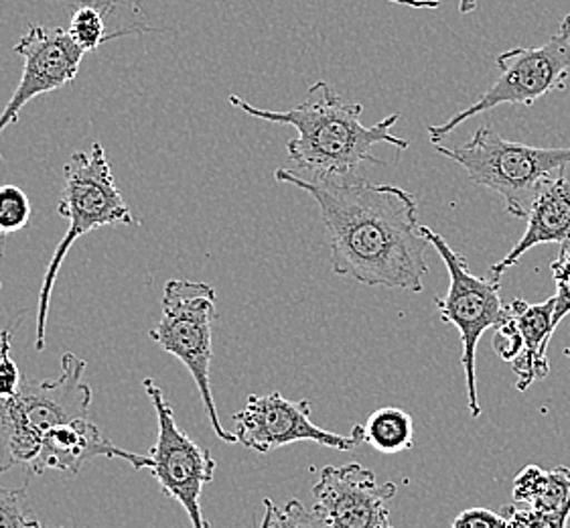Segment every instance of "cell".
Masks as SVG:
<instances>
[{
    "instance_id": "cell-1",
    "label": "cell",
    "mask_w": 570,
    "mask_h": 528,
    "mask_svg": "<svg viewBox=\"0 0 570 528\" xmlns=\"http://www.w3.org/2000/svg\"><path fill=\"white\" fill-rule=\"evenodd\" d=\"M278 184L295 185L320 206L330 242L331 266L367 287L422 293L429 275L419 204L394 185L370 184L357 173L301 177L276 169Z\"/></svg>"
},
{
    "instance_id": "cell-2",
    "label": "cell",
    "mask_w": 570,
    "mask_h": 528,
    "mask_svg": "<svg viewBox=\"0 0 570 528\" xmlns=\"http://www.w3.org/2000/svg\"><path fill=\"white\" fill-rule=\"evenodd\" d=\"M228 102L252 118L297 128V137L288 140L286 153L298 169L311 175H343L355 172L364 163L384 165L372 153L377 145H390L399 150L411 147L406 138L392 133L400 120L399 113L364 127L360 123L364 106L345 102L325 80L315 81L297 108L283 113L252 106L236 94L228 96Z\"/></svg>"
},
{
    "instance_id": "cell-3",
    "label": "cell",
    "mask_w": 570,
    "mask_h": 528,
    "mask_svg": "<svg viewBox=\"0 0 570 528\" xmlns=\"http://www.w3.org/2000/svg\"><path fill=\"white\" fill-rule=\"evenodd\" d=\"M59 216L69 219L66 236L59 241L53 258L49 261L43 285L37 303V325H35V348L46 350L47 320L51 293L58 281L59 268L68 258L69 251L81 236L108 228V226H138L130 207L126 206L115 182V173L100 143L91 145L90 153L78 150L69 157L63 167V192L58 207Z\"/></svg>"
},
{
    "instance_id": "cell-4",
    "label": "cell",
    "mask_w": 570,
    "mask_h": 528,
    "mask_svg": "<svg viewBox=\"0 0 570 528\" xmlns=\"http://www.w3.org/2000/svg\"><path fill=\"white\" fill-rule=\"evenodd\" d=\"M86 362L76 354L61 356L53 380H23L21 392L0 401V473L14 466L31 468L47 431L90 417L91 389L83 382Z\"/></svg>"
},
{
    "instance_id": "cell-5",
    "label": "cell",
    "mask_w": 570,
    "mask_h": 528,
    "mask_svg": "<svg viewBox=\"0 0 570 528\" xmlns=\"http://www.w3.org/2000/svg\"><path fill=\"white\" fill-rule=\"evenodd\" d=\"M434 149L461 165L475 185L488 187L505 202L513 218H525L538 189L552 173L570 163V147H530L500 137L491 127L478 128L461 147L434 145Z\"/></svg>"
},
{
    "instance_id": "cell-6",
    "label": "cell",
    "mask_w": 570,
    "mask_h": 528,
    "mask_svg": "<svg viewBox=\"0 0 570 528\" xmlns=\"http://www.w3.org/2000/svg\"><path fill=\"white\" fill-rule=\"evenodd\" d=\"M160 322L150 340L189 370L212 429L224 443H238L236 433L222 426L212 392V330L216 320V289L202 281L171 278L163 289Z\"/></svg>"
},
{
    "instance_id": "cell-7",
    "label": "cell",
    "mask_w": 570,
    "mask_h": 528,
    "mask_svg": "<svg viewBox=\"0 0 570 528\" xmlns=\"http://www.w3.org/2000/svg\"><path fill=\"white\" fill-rule=\"evenodd\" d=\"M500 78L488 92L481 94L465 110L451 116L443 125L429 127V138L439 145L446 135L473 116L483 115L502 104L532 106L548 94L562 92L570 76V12L559 31L540 47H513L498 56Z\"/></svg>"
},
{
    "instance_id": "cell-8",
    "label": "cell",
    "mask_w": 570,
    "mask_h": 528,
    "mask_svg": "<svg viewBox=\"0 0 570 528\" xmlns=\"http://www.w3.org/2000/svg\"><path fill=\"white\" fill-rule=\"evenodd\" d=\"M424 241L433 246L443 258L451 285L445 297L434 299L436 310L446 323H451L461 338V366L465 370L468 387L469 413L473 419L481 414L480 397H478V344L481 335L488 330H498L508 315V305H503L500 295V281L483 278L469 271L465 256L455 253L449 242L436 232L421 226Z\"/></svg>"
},
{
    "instance_id": "cell-9",
    "label": "cell",
    "mask_w": 570,
    "mask_h": 528,
    "mask_svg": "<svg viewBox=\"0 0 570 528\" xmlns=\"http://www.w3.org/2000/svg\"><path fill=\"white\" fill-rule=\"evenodd\" d=\"M157 413V443L150 449L153 476L160 490L185 508L191 528H209L202 512V492L214 480L217 463L175 421V413L155 379L142 380Z\"/></svg>"
},
{
    "instance_id": "cell-10",
    "label": "cell",
    "mask_w": 570,
    "mask_h": 528,
    "mask_svg": "<svg viewBox=\"0 0 570 528\" xmlns=\"http://www.w3.org/2000/svg\"><path fill=\"white\" fill-rule=\"evenodd\" d=\"M311 413V402L288 401L281 392L250 394L240 413L234 414L238 443L256 453H271L301 441L337 451H352L362 443L354 431L340 436L321 429Z\"/></svg>"
},
{
    "instance_id": "cell-11",
    "label": "cell",
    "mask_w": 570,
    "mask_h": 528,
    "mask_svg": "<svg viewBox=\"0 0 570 528\" xmlns=\"http://www.w3.org/2000/svg\"><path fill=\"white\" fill-rule=\"evenodd\" d=\"M14 51L24 59L23 76L11 100L0 110V135L19 123L27 104L41 94L56 92L78 78L86 51L69 37L68 29L31 25L14 43Z\"/></svg>"
},
{
    "instance_id": "cell-12",
    "label": "cell",
    "mask_w": 570,
    "mask_h": 528,
    "mask_svg": "<svg viewBox=\"0 0 570 528\" xmlns=\"http://www.w3.org/2000/svg\"><path fill=\"white\" fill-rule=\"evenodd\" d=\"M396 492V483H377L362 463L327 466L313 486V510L331 528H394L389 505Z\"/></svg>"
},
{
    "instance_id": "cell-13",
    "label": "cell",
    "mask_w": 570,
    "mask_h": 528,
    "mask_svg": "<svg viewBox=\"0 0 570 528\" xmlns=\"http://www.w3.org/2000/svg\"><path fill=\"white\" fill-rule=\"evenodd\" d=\"M100 456L120 458L128 461L137 471L153 468L150 456H140V453L118 448L102 436V431L94 426L90 419H76L47 431L39 458L35 460L29 471L33 476H41L47 470L78 473L83 468V463Z\"/></svg>"
},
{
    "instance_id": "cell-14",
    "label": "cell",
    "mask_w": 570,
    "mask_h": 528,
    "mask_svg": "<svg viewBox=\"0 0 570 528\" xmlns=\"http://www.w3.org/2000/svg\"><path fill=\"white\" fill-rule=\"evenodd\" d=\"M525 218L524 236L500 263L491 266V278L500 281L508 268L520 263V258L537 246L570 241V163L562 165L542 184Z\"/></svg>"
},
{
    "instance_id": "cell-15",
    "label": "cell",
    "mask_w": 570,
    "mask_h": 528,
    "mask_svg": "<svg viewBox=\"0 0 570 528\" xmlns=\"http://www.w3.org/2000/svg\"><path fill=\"white\" fill-rule=\"evenodd\" d=\"M557 299L550 297L544 303H528L524 299H513L508 305V315L515 323L522 335V352L513 360L512 366L518 377V391L525 392L537 380L547 379L550 372L547 348L554 330Z\"/></svg>"
},
{
    "instance_id": "cell-16",
    "label": "cell",
    "mask_w": 570,
    "mask_h": 528,
    "mask_svg": "<svg viewBox=\"0 0 570 528\" xmlns=\"http://www.w3.org/2000/svg\"><path fill=\"white\" fill-rule=\"evenodd\" d=\"M570 502V470H542L525 466L513 480V505H524L538 512H557Z\"/></svg>"
},
{
    "instance_id": "cell-17",
    "label": "cell",
    "mask_w": 570,
    "mask_h": 528,
    "mask_svg": "<svg viewBox=\"0 0 570 528\" xmlns=\"http://www.w3.org/2000/svg\"><path fill=\"white\" fill-rule=\"evenodd\" d=\"M360 441L376 449L380 453L394 456L414 446V423L411 414L396 407H382L370 414L364 426H355Z\"/></svg>"
},
{
    "instance_id": "cell-18",
    "label": "cell",
    "mask_w": 570,
    "mask_h": 528,
    "mask_svg": "<svg viewBox=\"0 0 570 528\" xmlns=\"http://www.w3.org/2000/svg\"><path fill=\"white\" fill-rule=\"evenodd\" d=\"M115 0H98L90 2L83 0L80 4H76L69 14L68 33L76 46H80L86 53L96 51L98 47H102L108 41H115L118 37L135 33V31H145L142 27H126L112 35H106V17L115 9Z\"/></svg>"
},
{
    "instance_id": "cell-19",
    "label": "cell",
    "mask_w": 570,
    "mask_h": 528,
    "mask_svg": "<svg viewBox=\"0 0 570 528\" xmlns=\"http://www.w3.org/2000/svg\"><path fill=\"white\" fill-rule=\"evenodd\" d=\"M31 202L21 187L0 185V234L23 231L31 219Z\"/></svg>"
},
{
    "instance_id": "cell-20",
    "label": "cell",
    "mask_w": 570,
    "mask_h": 528,
    "mask_svg": "<svg viewBox=\"0 0 570 528\" xmlns=\"http://www.w3.org/2000/svg\"><path fill=\"white\" fill-rule=\"evenodd\" d=\"M508 518V528H564L569 522L570 502L557 512H538L532 508H518V505H508L502 510Z\"/></svg>"
},
{
    "instance_id": "cell-21",
    "label": "cell",
    "mask_w": 570,
    "mask_h": 528,
    "mask_svg": "<svg viewBox=\"0 0 570 528\" xmlns=\"http://www.w3.org/2000/svg\"><path fill=\"white\" fill-rule=\"evenodd\" d=\"M33 517L27 508V486H0V528H31Z\"/></svg>"
},
{
    "instance_id": "cell-22",
    "label": "cell",
    "mask_w": 570,
    "mask_h": 528,
    "mask_svg": "<svg viewBox=\"0 0 570 528\" xmlns=\"http://www.w3.org/2000/svg\"><path fill=\"white\" fill-rule=\"evenodd\" d=\"M552 276L557 283V305H554V315L552 323L554 330L559 327V323L570 313V241L562 244L559 258L552 263Z\"/></svg>"
},
{
    "instance_id": "cell-23",
    "label": "cell",
    "mask_w": 570,
    "mask_h": 528,
    "mask_svg": "<svg viewBox=\"0 0 570 528\" xmlns=\"http://www.w3.org/2000/svg\"><path fill=\"white\" fill-rule=\"evenodd\" d=\"M11 330L0 332V401L12 399L21 392L23 377L11 356Z\"/></svg>"
},
{
    "instance_id": "cell-24",
    "label": "cell",
    "mask_w": 570,
    "mask_h": 528,
    "mask_svg": "<svg viewBox=\"0 0 570 528\" xmlns=\"http://www.w3.org/2000/svg\"><path fill=\"white\" fill-rule=\"evenodd\" d=\"M273 528H331L323 518L308 510L301 500H288L283 508L274 506Z\"/></svg>"
},
{
    "instance_id": "cell-25",
    "label": "cell",
    "mask_w": 570,
    "mask_h": 528,
    "mask_svg": "<svg viewBox=\"0 0 570 528\" xmlns=\"http://www.w3.org/2000/svg\"><path fill=\"white\" fill-rule=\"evenodd\" d=\"M493 350L508 364H512L513 360L520 356V352H522V335L518 332V327H515V323L512 322L510 315H505L502 325L495 330Z\"/></svg>"
},
{
    "instance_id": "cell-26",
    "label": "cell",
    "mask_w": 570,
    "mask_h": 528,
    "mask_svg": "<svg viewBox=\"0 0 570 528\" xmlns=\"http://www.w3.org/2000/svg\"><path fill=\"white\" fill-rule=\"evenodd\" d=\"M451 528H508V518L490 508H469L456 515Z\"/></svg>"
},
{
    "instance_id": "cell-27",
    "label": "cell",
    "mask_w": 570,
    "mask_h": 528,
    "mask_svg": "<svg viewBox=\"0 0 570 528\" xmlns=\"http://www.w3.org/2000/svg\"><path fill=\"white\" fill-rule=\"evenodd\" d=\"M394 4H404V7H411V9H439L441 2L439 0H389Z\"/></svg>"
},
{
    "instance_id": "cell-28",
    "label": "cell",
    "mask_w": 570,
    "mask_h": 528,
    "mask_svg": "<svg viewBox=\"0 0 570 528\" xmlns=\"http://www.w3.org/2000/svg\"><path fill=\"white\" fill-rule=\"evenodd\" d=\"M274 502L271 498L264 500V517L261 520V527L258 528H273L274 522Z\"/></svg>"
},
{
    "instance_id": "cell-29",
    "label": "cell",
    "mask_w": 570,
    "mask_h": 528,
    "mask_svg": "<svg viewBox=\"0 0 570 528\" xmlns=\"http://www.w3.org/2000/svg\"><path fill=\"white\" fill-rule=\"evenodd\" d=\"M31 528H43L41 525H39V520L37 518H33V522H31Z\"/></svg>"
}]
</instances>
